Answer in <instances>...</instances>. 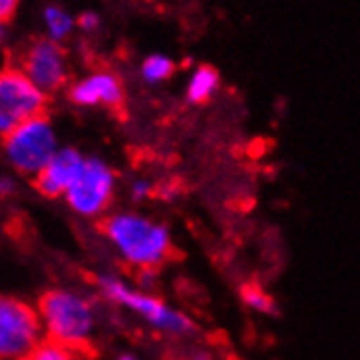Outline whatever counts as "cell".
<instances>
[{"instance_id": "6da1fadb", "label": "cell", "mask_w": 360, "mask_h": 360, "mask_svg": "<svg viewBox=\"0 0 360 360\" xmlns=\"http://www.w3.org/2000/svg\"><path fill=\"white\" fill-rule=\"evenodd\" d=\"M103 234L118 256L140 273H153L173 256L168 227L140 212L122 210L103 219Z\"/></svg>"}, {"instance_id": "7a4b0ae2", "label": "cell", "mask_w": 360, "mask_h": 360, "mask_svg": "<svg viewBox=\"0 0 360 360\" xmlns=\"http://www.w3.org/2000/svg\"><path fill=\"white\" fill-rule=\"evenodd\" d=\"M35 312L46 341L72 349H88L92 345L98 314L88 295L70 288H53L39 297Z\"/></svg>"}, {"instance_id": "3957f363", "label": "cell", "mask_w": 360, "mask_h": 360, "mask_svg": "<svg viewBox=\"0 0 360 360\" xmlns=\"http://www.w3.org/2000/svg\"><path fill=\"white\" fill-rule=\"evenodd\" d=\"M96 290L110 304L131 312L134 316H138L144 323H149L160 334L181 338L195 332V323L186 312L177 310L175 306L164 302L153 292L131 286L127 280L118 278V275H98Z\"/></svg>"}, {"instance_id": "277c9868", "label": "cell", "mask_w": 360, "mask_h": 360, "mask_svg": "<svg viewBox=\"0 0 360 360\" xmlns=\"http://www.w3.org/2000/svg\"><path fill=\"white\" fill-rule=\"evenodd\" d=\"M59 149L55 124L46 114L22 122L3 138V151L13 171L35 177Z\"/></svg>"}, {"instance_id": "5b68a950", "label": "cell", "mask_w": 360, "mask_h": 360, "mask_svg": "<svg viewBox=\"0 0 360 360\" xmlns=\"http://www.w3.org/2000/svg\"><path fill=\"white\" fill-rule=\"evenodd\" d=\"M116 195V173L108 162L86 158L75 184L61 199L81 219H101L108 214Z\"/></svg>"}, {"instance_id": "8992f818", "label": "cell", "mask_w": 360, "mask_h": 360, "mask_svg": "<svg viewBox=\"0 0 360 360\" xmlns=\"http://www.w3.org/2000/svg\"><path fill=\"white\" fill-rule=\"evenodd\" d=\"M41 341L44 332L35 308L11 295H0V360H22Z\"/></svg>"}, {"instance_id": "52a82bcc", "label": "cell", "mask_w": 360, "mask_h": 360, "mask_svg": "<svg viewBox=\"0 0 360 360\" xmlns=\"http://www.w3.org/2000/svg\"><path fill=\"white\" fill-rule=\"evenodd\" d=\"M44 110L46 96L18 68L0 70V140Z\"/></svg>"}, {"instance_id": "ba28073f", "label": "cell", "mask_w": 360, "mask_h": 360, "mask_svg": "<svg viewBox=\"0 0 360 360\" xmlns=\"http://www.w3.org/2000/svg\"><path fill=\"white\" fill-rule=\"evenodd\" d=\"M18 70L46 96L66 86L68 57L63 53L61 44H57V41L49 37H39L33 39L29 49L25 51Z\"/></svg>"}, {"instance_id": "9c48e42d", "label": "cell", "mask_w": 360, "mask_h": 360, "mask_svg": "<svg viewBox=\"0 0 360 360\" xmlns=\"http://www.w3.org/2000/svg\"><path fill=\"white\" fill-rule=\"evenodd\" d=\"M68 98L75 105H79V108L114 110L120 108L124 101V88L120 77L114 75L112 70H96L75 81L68 90Z\"/></svg>"}, {"instance_id": "30bf717a", "label": "cell", "mask_w": 360, "mask_h": 360, "mask_svg": "<svg viewBox=\"0 0 360 360\" xmlns=\"http://www.w3.org/2000/svg\"><path fill=\"white\" fill-rule=\"evenodd\" d=\"M83 162H86V155L79 153L77 149H70V146H59L57 153L49 160V164L33 177L35 188L49 199L63 197L66 195V190L79 177Z\"/></svg>"}, {"instance_id": "8fae6325", "label": "cell", "mask_w": 360, "mask_h": 360, "mask_svg": "<svg viewBox=\"0 0 360 360\" xmlns=\"http://www.w3.org/2000/svg\"><path fill=\"white\" fill-rule=\"evenodd\" d=\"M221 86V79L219 72L212 68V66H199L193 75L188 79V86H186V98L195 105L207 103L212 96L217 94Z\"/></svg>"}, {"instance_id": "7c38bea8", "label": "cell", "mask_w": 360, "mask_h": 360, "mask_svg": "<svg viewBox=\"0 0 360 360\" xmlns=\"http://www.w3.org/2000/svg\"><path fill=\"white\" fill-rule=\"evenodd\" d=\"M41 20H44V29H46V37L61 44L63 39H68L75 31V18L59 5H49L41 13Z\"/></svg>"}, {"instance_id": "4fadbf2b", "label": "cell", "mask_w": 360, "mask_h": 360, "mask_svg": "<svg viewBox=\"0 0 360 360\" xmlns=\"http://www.w3.org/2000/svg\"><path fill=\"white\" fill-rule=\"evenodd\" d=\"M22 360H88V349H72L53 341H41L29 356Z\"/></svg>"}, {"instance_id": "5bb4252c", "label": "cell", "mask_w": 360, "mask_h": 360, "mask_svg": "<svg viewBox=\"0 0 360 360\" xmlns=\"http://www.w3.org/2000/svg\"><path fill=\"white\" fill-rule=\"evenodd\" d=\"M173 72H175V61L162 53L149 55L140 66V75L146 83H162L168 77H173Z\"/></svg>"}, {"instance_id": "9a60e30c", "label": "cell", "mask_w": 360, "mask_h": 360, "mask_svg": "<svg viewBox=\"0 0 360 360\" xmlns=\"http://www.w3.org/2000/svg\"><path fill=\"white\" fill-rule=\"evenodd\" d=\"M240 297H243V304L253 310V312H258V314H273L275 312V302L271 295L260 288V286H243L240 290Z\"/></svg>"}, {"instance_id": "2e32d148", "label": "cell", "mask_w": 360, "mask_h": 360, "mask_svg": "<svg viewBox=\"0 0 360 360\" xmlns=\"http://www.w3.org/2000/svg\"><path fill=\"white\" fill-rule=\"evenodd\" d=\"M75 25H77L83 33H94V31H98V27H101V18H98V13H94V11H83L79 18H75Z\"/></svg>"}, {"instance_id": "e0dca14e", "label": "cell", "mask_w": 360, "mask_h": 360, "mask_svg": "<svg viewBox=\"0 0 360 360\" xmlns=\"http://www.w3.org/2000/svg\"><path fill=\"white\" fill-rule=\"evenodd\" d=\"M153 195H155V186L151 181H146V179L134 181V186H131V197H134V201H144V199H149Z\"/></svg>"}, {"instance_id": "ac0fdd59", "label": "cell", "mask_w": 360, "mask_h": 360, "mask_svg": "<svg viewBox=\"0 0 360 360\" xmlns=\"http://www.w3.org/2000/svg\"><path fill=\"white\" fill-rule=\"evenodd\" d=\"M20 3H22V0H0V22H7V20H11L13 13L20 7Z\"/></svg>"}, {"instance_id": "d6986e66", "label": "cell", "mask_w": 360, "mask_h": 360, "mask_svg": "<svg viewBox=\"0 0 360 360\" xmlns=\"http://www.w3.org/2000/svg\"><path fill=\"white\" fill-rule=\"evenodd\" d=\"M15 181L9 175H0V199H7L15 195Z\"/></svg>"}, {"instance_id": "ffe728a7", "label": "cell", "mask_w": 360, "mask_h": 360, "mask_svg": "<svg viewBox=\"0 0 360 360\" xmlns=\"http://www.w3.org/2000/svg\"><path fill=\"white\" fill-rule=\"evenodd\" d=\"M184 360H217V358L212 356L207 349H203V347H193L184 356Z\"/></svg>"}, {"instance_id": "44dd1931", "label": "cell", "mask_w": 360, "mask_h": 360, "mask_svg": "<svg viewBox=\"0 0 360 360\" xmlns=\"http://www.w3.org/2000/svg\"><path fill=\"white\" fill-rule=\"evenodd\" d=\"M5 39V22H0V44H3Z\"/></svg>"}, {"instance_id": "7402d4cb", "label": "cell", "mask_w": 360, "mask_h": 360, "mask_svg": "<svg viewBox=\"0 0 360 360\" xmlns=\"http://www.w3.org/2000/svg\"><path fill=\"white\" fill-rule=\"evenodd\" d=\"M118 360H138V358H136V356H131V354H122Z\"/></svg>"}]
</instances>
